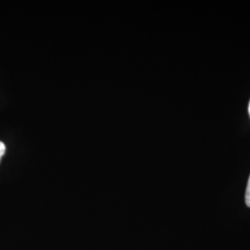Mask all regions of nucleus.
I'll use <instances>...</instances> for the list:
<instances>
[{
    "label": "nucleus",
    "instance_id": "obj_1",
    "mask_svg": "<svg viewBox=\"0 0 250 250\" xmlns=\"http://www.w3.org/2000/svg\"><path fill=\"white\" fill-rule=\"evenodd\" d=\"M246 204L250 208V176L248 182L247 191H246Z\"/></svg>",
    "mask_w": 250,
    "mask_h": 250
},
{
    "label": "nucleus",
    "instance_id": "obj_2",
    "mask_svg": "<svg viewBox=\"0 0 250 250\" xmlns=\"http://www.w3.org/2000/svg\"><path fill=\"white\" fill-rule=\"evenodd\" d=\"M5 151H6V146H5V144L0 141V161H1L2 157L4 156Z\"/></svg>",
    "mask_w": 250,
    "mask_h": 250
},
{
    "label": "nucleus",
    "instance_id": "obj_3",
    "mask_svg": "<svg viewBox=\"0 0 250 250\" xmlns=\"http://www.w3.org/2000/svg\"><path fill=\"white\" fill-rule=\"evenodd\" d=\"M249 112H250V106H249Z\"/></svg>",
    "mask_w": 250,
    "mask_h": 250
}]
</instances>
